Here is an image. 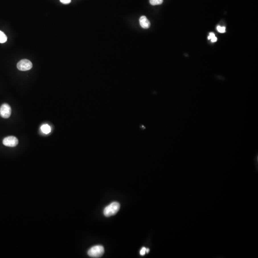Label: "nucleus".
<instances>
[{"instance_id":"1","label":"nucleus","mask_w":258,"mask_h":258,"mask_svg":"<svg viewBox=\"0 0 258 258\" xmlns=\"http://www.w3.org/2000/svg\"><path fill=\"white\" fill-rule=\"evenodd\" d=\"M120 204L118 202H113L106 206L104 210V215L105 217H110L115 215L119 211Z\"/></svg>"},{"instance_id":"2","label":"nucleus","mask_w":258,"mask_h":258,"mask_svg":"<svg viewBox=\"0 0 258 258\" xmlns=\"http://www.w3.org/2000/svg\"><path fill=\"white\" fill-rule=\"evenodd\" d=\"M104 253V248L101 245H97L92 247L88 251V255L92 258H99Z\"/></svg>"},{"instance_id":"3","label":"nucleus","mask_w":258,"mask_h":258,"mask_svg":"<svg viewBox=\"0 0 258 258\" xmlns=\"http://www.w3.org/2000/svg\"><path fill=\"white\" fill-rule=\"evenodd\" d=\"M33 67L31 62L27 60H20L17 64V67L20 71H27L31 69Z\"/></svg>"},{"instance_id":"4","label":"nucleus","mask_w":258,"mask_h":258,"mask_svg":"<svg viewBox=\"0 0 258 258\" xmlns=\"http://www.w3.org/2000/svg\"><path fill=\"white\" fill-rule=\"evenodd\" d=\"M12 113V110L8 104H3L0 108V115L3 118L7 119L10 117Z\"/></svg>"},{"instance_id":"5","label":"nucleus","mask_w":258,"mask_h":258,"mask_svg":"<svg viewBox=\"0 0 258 258\" xmlns=\"http://www.w3.org/2000/svg\"><path fill=\"white\" fill-rule=\"evenodd\" d=\"M3 145L8 147H15L18 144V140L15 136H8L5 138L3 141Z\"/></svg>"},{"instance_id":"6","label":"nucleus","mask_w":258,"mask_h":258,"mask_svg":"<svg viewBox=\"0 0 258 258\" xmlns=\"http://www.w3.org/2000/svg\"><path fill=\"white\" fill-rule=\"evenodd\" d=\"M140 24L141 27L144 29H148L149 28L151 25L150 21H149L146 17L142 16L140 18Z\"/></svg>"},{"instance_id":"7","label":"nucleus","mask_w":258,"mask_h":258,"mask_svg":"<svg viewBox=\"0 0 258 258\" xmlns=\"http://www.w3.org/2000/svg\"><path fill=\"white\" fill-rule=\"evenodd\" d=\"M41 130L42 132L45 134H48L51 131L50 126L48 124L43 125L41 127Z\"/></svg>"},{"instance_id":"8","label":"nucleus","mask_w":258,"mask_h":258,"mask_svg":"<svg viewBox=\"0 0 258 258\" xmlns=\"http://www.w3.org/2000/svg\"><path fill=\"white\" fill-rule=\"evenodd\" d=\"M7 37L5 33L0 31V43H5L7 41Z\"/></svg>"},{"instance_id":"9","label":"nucleus","mask_w":258,"mask_h":258,"mask_svg":"<svg viewBox=\"0 0 258 258\" xmlns=\"http://www.w3.org/2000/svg\"><path fill=\"white\" fill-rule=\"evenodd\" d=\"M163 3V0H150V3L152 5H161Z\"/></svg>"},{"instance_id":"10","label":"nucleus","mask_w":258,"mask_h":258,"mask_svg":"<svg viewBox=\"0 0 258 258\" xmlns=\"http://www.w3.org/2000/svg\"><path fill=\"white\" fill-rule=\"evenodd\" d=\"M217 30L220 33H224L226 32V28L225 27H221L220 26H217Z\"/></svg>"},{"instance_id":"11","label":"nucleus","mask_w":258,"mask_h":258,"mask_svg":"<svg viewBox=\"0 0 258 258\" xmlns=\"http://www.w3.org/2000/svg\"><path fill=\"white\" fill-rule=\"evenodd\" d=\"M146 253V248H144V247L142 248L140 251V254L143 256V255H145Z\"/></svg>"},{"instance_id":"12","label":"nucleus","mask_w":258,"mask_h":258,"mask_svg":"<svg viewBox=\"0 0 258 258\" xmlns=\"http://www.w3.org/2000/svg\"><path fill=\"white\" fill-rule=\"evenodd\" d=\"M60 1L61 3L65 4V5H67V4H69L71 3V0H60Z\"/></svg>"},{"instance_id":"13","label":"nucleus","mask_w":258,"mask_h":258,"mask_svg":"<svg viewBox=\"0 0 258 258\" xmlns=\"http://www.w3.org/2000/svg\"><path fill=\"white\" fill-rule=\"evenodd\" d=\"M215 34L213 33H209V36H208V39L211 40L213 37H215Z\"/></svg>"},{"instance_id":"14","label":"nucleus","mask_w":258,"mask_h":258,"mask_svg":"<svg viewBox=\"0 0 258 258\" xmlns=\"http://www.w3.org/2000/svg\"><path fill=\"white\" fill-rule=\"evenodd\" d=\"M210 40L212 42H213V43H214V42H217V37H216V36H215V37H213V38H212Z\"/></svg>"},{"instance_id":"15","label":"nucleus","mask_w":258,"mask_h":258,"mask_svg":"<svg viewBox=\"0 0 258 258\" xmlns=\"http://www.w3.org/2000/svg\"><path fill=\"white\" fill-rule=\"evenodd\" d=\"M149 251H150V249H146V253H149Z\"/></svg>"}]
</instances>
